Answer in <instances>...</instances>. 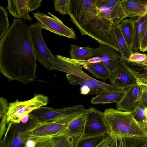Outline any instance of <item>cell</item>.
I'll return each instance as SVG.
<instances>
[{
	"label": "cell",
	"instance_id": "cell-42",
	"mask_svg": "<svg viewBox=\"0 0 147 147\" xmlns=\"http://www.w3.org/2000/svg\"><path fill=\"white\" fill-rule=\"evenodd\" d=\"M106 147H116V144L114 140L113 142L110 145Z\"/></svg>",
	"mask_w": 147,
	"mask_h": 147
},
{
	"label": "cell",
	"instance_id": "cell-26",
	"mask_svg": "<svg viewBox=\"0 0 147 147\" xmlns=\"http://www.w3.org/2000/svg\"><path fill=\"white\" fill-rule=\"evenodd\" d=\"M121 56L128 59L133 53L132 49L129 46L123 37L119 26L113 29Z\"/></svg>",
	"mask_w": 147,
	"mask_h": 147
},
{
	"label": "cell",
	"instance_id": "cell-9",
	"mask_svg": "<svg viewBox=\"0 0 147 147\" xmlns=\"http://www.w3.org/2000/svg\"><path fill=\"white\" fill-rule=\"evenodd\" d=\"M97 15L111 20L114 29L119 26L121 21L127 16L120 0H95Z\"/></svg>",
	"mask_w": 147,
	"mask_h": 147
},
{
	"label": "cell",
	"instance_id": "cell-22",
	"mask_svg": "<svg viewBox=\"0 0 147 147\" xmlns=\"http://www.w3.org/2000/svg\"><path fill=\"white\" fill-rule=\"evenodd\" d=\"M134 37L132 50L133 52H139L140 41L147 25V16L134 20Z\"/></svg>",
	"mask_w": 147,
	"mask_h": 147
},
{
	"label": "cell",
	"instance_id": "cell-24",
	"mask_svg": "<svg viewBox=\"0 0 147 147\" xmlns=\"http://www.w3.org/2000/svg\"><path fill=\"white\" fill-rule=\"evenodd\" d=\"M86 113L78 117L69 124L68 127L67 136L76 139L81 137L84 130Z\"/></svg>",
	"mask_w": 147,
	"mask_h": 147
},
{
	"label": "cell",
	"instance_id": "cell-30",
	"mask_svg": "<svg viewBox=\"0 0 147 147\" xmlns=\"http://www.w3.org/2000/svg\"><path fill=\"white\" fill-rule=\"evenodd\" d=\"M8 13L5 9L0 6V38L5 33L9 27Z\"/></svg>",
	"mask_w": 147,
	"mask_h": 147
},
{
	"label": "cell",
	"instance_id": "cell-45",
	"mask_svg": "<svg viewBox=\"0 0 147 147\" xmlns=\"http://www.w3.org/2000/svg\"><path fill=\"white\" fill-rule=\"evenodd\" d=\"M144 65H147V61L146 62H145V63H142Z\"/></svg>",
	"mask_w": 147,
	"mask_h": 147
},
{
	"label": "cell",
	"instance_id": "cell-33",
	"mask_svg": "<svg viewBox=\"0 0 147 147\" xmlns=\"http://www.w3.org/2000/svg\"><path fill=\"white\" fill-rule=\"evenodd\" d=\"M140 50L143 52L147 51V25L141 39Z\"/></svg>",
	"mask_w": 147,
	"mask_h": 147
},
{
	"label": "cell",
	"instance_id": "cell-27",
	"mask_svg": "<svg viewBox=\"0 0 147 147\" xmlns=\"http://www.w3.org/2000/svg\"><path fill=\"white\" fill-rule=\"evenodd\" d=\"M110 135H101L85 137L77 139L74 147H96Z\"/></svg>",
	"mask_w": 147,
	"mask_h": 147
},
{
	"label": "cell",
	"instance_id": "cell-44",
	"mask_svg": "<svg viewBox=\"0 0 147 147\" xmlns=\"http://www.w3.org/2000/svg\"><path fill=\"white\" fill-rule=\"evenodd\" d=\"M145 113L146 116L147 117V107H146L145 108Z\"/></svg>",
	"mask_w": 147,
	"mask_h": 147
},
{
	"label": "cell",
	"instance_id": "cell-16",
	"mask_svg": "<svg viewBox=\"0 0 147 147\" xmlns=\"http://www.w3.org/2000/svg\"><path fill=\"white\" fill-rule=\"evenodd\" d=\"M141 93L140 86L137 84L126 89L121 100L116 103L117 109L126 112H132L140 103Z\"/></svg>",
	"mask_w": 147,
	"mask_h": 147
},
{
	"label": "cell",
	"instance_id": "cell-11",
	"mask_svg": "<svg viewBox=\"0 0 147 147\" xmlns=\"http://www.w3.org/2000/svg\"><path fill=\"white\" fill-rule=\"evenodd\" d=\"M104 134L110 135V133L105 119L104 112L90 107L86 113L84 130L81 137Z\"/></svg>",
	"mask_w": 147,
	"mask_h": 147
},
{
	"label": "cell",
	"instance_id": "cell-7",
	"mask_svg": "<svg viewBox=\"0 0 147 147\" xmlns=\"http://www.w3.org/2000/svg\"><path fill=\"white\" fill-rule=\"evenodd\" d=\"M49 102L48 97L42 94H36L32 98L25 101L17 100L9 102L7 114V124L20 123L21 118L33 110L46 106Z\"/></svg>",
	"mask_w": 147,
	"mask_h": 147
},
{
	"label": "cell",
	"instance_id": "cell-1",
	"mask_svg": "<svg viewBox=\"0 0 147 147\" xmlns=\"http://www.w3.org/2000/svg\"><path fill=\"white\" fill-rule=\"evenodd\" d=\"M28 28L22 19H15L0 38V71L9 81L27 84L37 80L36 59Z\"/></svg>",
	"mask_w": 147,
	"mask_h": 147
},
{
	"label": "cell",
	"instance_id": "cell-31",
	"mask_svg": "<svg viewBox=\"0 0 147 147\" xmlns=\"http://www.w3.org/2000/svg\"><path fill=\"white\" fill-rule=\"evenodd\" d=\"M145 107L140 102L132 112V115L134 119L143 125L147 121V117L145 113Z\"/></svg>",
	"mask_w": 147,
	"mask_h": 147
},
{
	"label": "cell",
	"instance_id": "cell-13",
	"mask_svg": "<svg viewBox=\"0 0 147 147\" xmlns=\"http://www.w3.org/2000/svg\"><path fill=\"white\" fill-rule=\"evenodd\" d=\"M20 123L8 124L4 138L0 140V147H24L28 140L25 131L26 126Z\"/></svg>",
	"mask_w": 147,
	"mask_h": 147
},
{
	"label": "cell",
	"instance_id": "cell-23",
	"mask_svg": "<svg viewBox=\"0 0 147 147\" xmlns=\"http://www.w3.org/2000/svg\"><path fill=\"white\" fill-rule=\"evenodd\" d=\"M70 58L75 60H87L94 57L93 48L71 44L69 51Z\"/></svg>",
	"mask_w": 147,
	"mask_h": 147
},
{
	"label": "cell",
	"instance_id": "cell-20",
	"mask_svg": "<svg viewBox=\"0 0 147 147\" xmlns=\"http://www.w3.org/2000/svg\"><path fill=\"white\" fill-rule=\"evenodd\" d=\"M76 60L83 68L86 69L96 78L103 80L109 79L111 71L102 61L96 63H88L87 60Z\"/></svg>",
	"mask_w": 147,
	"mask_h": 147
},
{
	"label": "cell",
	"instance_id": "cell-35",
	"mask_svg": "<svg viewBox=\"0 0 147 147\" xmlns=\"http://www.w3.org/2000/svg\"><path fill=\"white\" fill-rule=\"evenodd\" d=\"M1 119L0 123V139H2L4 136L7 129V115H4L0 118Z\"/></svg>",
	"mask_w": 147,
	"mask_h": 147
},
{
	"label": "cell",
	"instance_id": "cell-21",
	"mask_svg": "<svg viewBox=\"0 0 147 147\" xmlns=\"http://www.w3.org/2000/svg\"><path fill=\"white\" fill-rule=\"evenodd\" d=\"M116 147H147V136H121L113 137Z\"/></svg>",
	"mask_w": 147,
	"mask_h": 147
},
{
	"label": "cell",
	"instance_id": "cell-25",
	"mask_svg": "<svg viewBox=\"0 0 147 147\" xmlns=\"http://www.w3.org/2000/svg\"><path fill=\"white\" fill-rule=\"evenodd\" d=\"M134 18H125L120 22L119 27L129 46L132 49L134 31Z\"/></svg>",
	"mask_w": 147,
	"mask_h": 147
},
{
	"label": "cell",
	"instance_id": "cell-39",
	"mask_svg": "<svg viewBox=\"0 0 147 147\" xmlns=\"http://www.w3.org/2000/svg\"><path fill=\"white\" fill-rule=\"evenodd\" d=\"M36 143L34 139H28L26 141L24 147H35Z\"/></svg>",
	"mask_w": 147,
	"mask_h": 147
},
{
	"label": "cell",
	"instance_id": "cell-19",
	"mask_svg": "<svg viewBox=\"0 0 147 147\" xmlns=\"http://www.w3.org/2000/svg\"><path fill=\"white\" fill-rule=\"evenodd\" d=\"M126 91V89L111 91L101 89L97 95L91 98L90 102L93 105L112 103H116L121 100Z\"/></svg>",
	"mask_w": 147,
	"mask_h": 147
},
{
	"label": "cell",
	"instance_id": "cell-28",
	"mask_svg": "<svg viewBox=\"0 0 147 147\" xmlns=\"http://www.w3.org/2000/svg\"><path fill=\"white\" fill-rule=\"evenodd\" d=\"M66 76L69 83L72 85H80L88 87L90 90V94L97 96L100 93L101 89L95 87L88 81L75 75L67 74Z\"/></svg>",
	"mask_w": 147,
	"mask_h": 147
},
{
	"label": "cell",
	"instance_id": "cell-3",
	"mask_svg": "<svg viewBox=\"0 0 147 147\" xmlns=\"http://www.w3.org/2000/svg\"><path fill=\"white\" fill-rule=\"evenodd\" d=\"M104 113L105 121L112 137L147 136L144 125L134 119L132 112H124L110 108L105 110Z\"/></svg>",
	"mask_w": 147,
	"mask_h": 147
},
{
	"label": "cell",
	"instance_id": "cell-43",
	"mask_svg": "<svg viewBox=\"0 0 147 147\" xmlns=\"http://www.w3.org/2000/svg\"><path fill=\"white\" fill-rule=\"evenodd\" d=\"M144 128L147 133V121L144 124Z\"/></svg>",
	"mask_w": 147,
	"mask_h": 147
},
{
	"label": "cell",
	"instance_id": "cell-4",
	"mask_svg": "<svg viewBox=\"0 0 147 147\" xmlns=\"http://www.w3.org/2000/svg\"><path fill=\"white\" fill-rule=\"evenodd\" d=\"M87 110L81 104L59 109L44 106L33 110L29 115L30 119L38 122L68 123L74 117L75 113H86Z\"/></svg>",
	"mask_w": 147,
	"mask_h": 147
},
{
	"label": "cell",
	"instance_id": "cell-40",
	"mask_svg": "<svg viewBox=\"0 0 147 147\" xmlns=\"http://www.w3.org/2000/svg\"><path fill=\"white\" fill-rule=\"evenodd\" d=\"M80 92L81 94L84 95L90 94V90L87 86H82L80 89Z\"/></svg>",
	"mask_w": 147,
	"mask_h": 147
},
{
	"label": "cell",
	"instance_id": "cell-8",
	"mask_svg": "<svg viewBox=\"0 0 147 147\" xmlns=\"http://www.w3.org/2000/svg\"><path fill=\"white\" fill-rule=\"evenodd\" d=\"M42 28L38 22L29 26V34L36 60L47 69L55 70V55L47 47L43 38Z\"/></svg>",
	"mask_w": 147,
	"mask_h": 147
},
{
	"label": "cell",
	"instance_id": "cell-5",
	"mask_svg": "<svg viewBox=\"0 0 147 147\" xmlns=\"http://www.w3.org/2000/svg\"><path fill=\"white\" fill-rule=\"evenodd\" d=\"M30 119V122L25 130L28 140L34 139L37 143L67 134L68 125L60 122H41Z\"/></svg>",
	"mask_w": 147,
	"mask_h": 147
},
{
	"label": "cell",
	"instance_id": "cell-38",
	"mask_svg": "<svg viewBox=\"0 0 147 147\" xmlns=\"http://www.w3.org/2000/svg\"><path fill=\"white\" fill-rule=\"evenodd\" d=\"M114 141L113 137L110 136L104 140L96 147H106L110 145Z\"/></svg>",
	"mask_w": 147,
	"mask_h": 147
},
{
	"label": "cell",
	"instance_id": "cell-2",
	"mask_svg": "<svg viewBox=\"0 0 147 147\" xmlns=\"http://www.w3.org/2000/svg\"><path fill=\"white\" fill-rule=\"evenodd\" d=\"M69 15L82 35L89 36L119 53L113 23L97 15L95 0H71Z\"/></svg>",
	"mask_w": 147,
	"mask_h": 147
},
{
	"label": "cell",
	"instance_id": "cell-15",
	"mask_svg": "<svg viewBox=\"0 0 147 147\" xmlns=\"http://www.w3.org/2000/svg\"><path fill=\"white\" fill-rule=\"evenodd\" d=\"M93 51L94 57L100 58L102 61L110 71H113L118 65L121 56L113 48L100 44L98 47L93 48Z\"/></svg>",
	"mask_w": 147,
	"mask_h": 147
},
{
	"label": "cell",
	"instance_id": "cell-32",
	"mask_svg": "<svg viewBox=\"0 0 147 147\" xmlns=\"http://www.w3.org/2000/svg\"><path fill=\"white\" fill-rule=\"evenodd\" d=\"M126 60L130 62L143 63L147 61V55L134 52L130 55L128 59Z\"/></svg>",
	"mask_w": 147,
	"mask_h": 147
},
{
	"label": "cell",
	"instance_id": "cell-18",
	"mask_svg": "<svg viewBox=\"0 0 147 147\" xmlns=\"http://www.w3.org/2000/svg\"><path fill=\"white\" fill-rule=\"evenodd\" d=\"M127 17L132 18L146 16L147 13V0L121 1Z\"/></svg>",
	"mask_w": 147,
	"mask_h": 147
},
{
	"label": "cell",
	"instance_id": "cell-14",
	"mask_svg": "<svg viewBox=\"0 0 147 147\" xmlns=\"http://www.w3.org/2000/svg\"><path fill=\"white\" fill-rule=\"evenodd\" d=\"M109 80L112 84L121 90H125L137 84L134 77L125 68L120 60L114 70L111 71Z\"/></svg>",
	"mask_w": 147,
	"mask_h": 147
},
{
	"label": "cell",
	"instance_id": "cell-37",
	"mask_svg": "<svg viewBox=\"0 0 147 147\" xmlns=\"http://www.w3.org/2000/svg\"><path fill=\"white\" fill-rule=\"evenodd\" d=\"M53 139L51 138L37 142L35 147H53Z\"/></svg>",
	"mask_w": 147,
	"mask_h": 147
},
{
	"label": "cell",
	"instance_id": "cell-46",
	"mask_svg": "<svg viewBox=\"0 0 147 147\" xmlns=\"http://www.w3.org/2000/svg\"><path fill=\"white\" fill-rule=\"evenodd\" d=\"M146 16H147V14H146Z\"/></svg>",
	"mask_w": 147,
	"mask_h": 147
},
{
	"label": "cell",
	"instance_id": "cell-41",
	"mask_svg": "<svg viewBox=\"0 0 147 147\" xmlns=\"http://www.w3.org/2000/svg\"><path fill=\"white\" fill-rule=\"evenodd\" d=\"M29 119V114H27L22 117L20 120V122L21 123L25 124L28 122Z\"/></svg>",
	"mask_w": 147,
	"mask_h": 147
},
{
	"label": "cell",
	"instance_id": "cell-29",
	"mask_svg": "<svg viewBox=\"0 0 147 147\" xmlns=\"http://www.w3.org/2000/svg\"><path fill=\"white\" fill-rule=\"evenodd\" d=\"M55 10L60 14H69L71 8V0H54L53 1Z\"/></svg>",
	"mask_w": 147,
	"mask_h": 147
},
{
	"label": "cell",
	"instance_id": "cell-17",
	"mask_svg": "<svg viewBox=\"0 0 147 147\" xmlns=\"http://www.w3.org/2000/svg\"><path fill=\"white\" fill-rule=\"evenodd\" d=\"M120 61L125 68L134 77L137 84L147 86V65L128 61L121 57Z\"/></svg>",
	"mask_w": 147,
	"mask_h": 147
},
{
	"label": "cell",
	"instance_id": "cell-36",
	"mask_svg": "<svg viewBox=\"0 0 147 147\" xmlns=\"http://www.w3.org/2000/svg\"><path fill=\"white\" fill-rule=\"evenodd\" d=\"M141 93L140 102L145 107H147V86L140 85Z\"/></svg>",
	"mask_w": 147,
	"mask_h": 147
},
{
	"label": "cell",
	"instance_id": "cell-12",
	"mask_svg": "<svg viewBox=\"0 0 147 147\" xmlns=\"http://www.w3.org/2000/svg\"><path fill=\"white\" fill-rule=\"evenodd\" d=\"M42 0H8V9L9 13L18 19L31 21L29 13L37 9Z\"/></svg>",
	"mask_w": 147,
	"mask_h": 147
},
{
	"label": "cell",
	"instance_id": "cell-34",
	"mask_svg": "<svg viewBox=\"0 0 147 147\" xmlns=\"http://www.w3.org/2000/svg\"><path fill=\"white\" fill-rule=\"evenodd\" d=\"M9 107L7 101L3 97L0 98V118L6 115Z\"/></svg>",
	"mask_w": 147,
	"mask_h": 147
},
{
	"label": "cell",
	"instance_id": "cell-6",
	"mask_svg": "<svg viewBox=\"0 0 147 147\" xmlns=\"http://www.w3.org/2000/svg\"><path fill=\"white\" fill-rule=\"evenodd\" d=\"M54 57V65L56 70L79 76L98 88L111 91L121 90L112 84H106L90 76L83 71L82 67L76 60L60 55H55Z\"/></svg>",
	"mask_w": 147,
	"mask_h": 147
},
{
	"label": "cell",
	"instance_id": "cell-10",
	"mask_svg": "<svg viewBox=\"0 0 147 147\" xmlns=\"http://www.w3.org/2000/svg\"><path fill=\"white\" fill-rule=\"evenodd\" d=\"M48 13L50 16L39 11L33 13V15L42 28L69 38L76 39V36L72 28L66 26L54 15L50 12Z\"/></svg>",
	"mask_w": 147,
	"mask_h": 147
}]
</instances>
